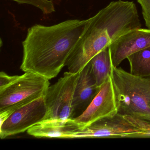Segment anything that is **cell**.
<instances>
[{
    "label": "cell",
    "mask_w": 150,
    "mask_h": 150,
    "mask_svg": "<svg viewBox=\"0 0 150 150\" xmlns=\"http://www.w3.org/2000/svg\"><path fill=\"white\" fill-rule=\"evenodd\" d=\"M90 21V18L69 20L52 26L36 24L29 28L22 42L21 70L49 80L57 77L66 65Z\"/></svg>",
    "instance_id": "cell-1"
},
{
    "label": "cell",
    "mask_w": 150,
    "mask_h": 150,
    "mask_svg": "<svg viewBox=\"0 0 150 150\" xmlns=\"http://www.w3.org/2000/svg\"><path fill=\"white\" fill-rule=\"evenodd\" d=\"M141 26L134 2L122 0L110 2L90 18L87 28L67 62L68 70L80 71L95 56L122 35Z\"/></svg>",
    "instance_id": "cell-2"
},
{
    "label": "cell",
    "mask_w": 150,
    "mask_h": 150,
    "mask_svg": "<svg viewBox=\"0 0 150 150\" xmlns=\"http://www.w3.org/2000/svg\"><path fill=\"white\" fill-rule=\"evenodd\" d=\"M111 77L118 114L150 117V76H136L113 66Z\"/></svg>",
    "instance_id": "cell-3"
},
{
    "label": "cell",
    "mask_w": 150,
    "mask_h": 150,
    "mask_svg": "<svg viewBox=\"0 0 150 150\" xmlns=\"http://www.w3.org/2000/svg\"><path fill=\"white\" fill-rule=\"evenodd\" d=\"M79 75V72H65L49 87L44 96L47 108L44 120L67 121L74 118V100Z\"/></svg>",
    "instance_id": "cell-4"
},
{
    "label": "cell",
    "mask_w": 150,
    "mask_h": 150,
    "mask_svg": "<svg viewBox=\"0 0 150 150\" xmlns=\"http://www.w3.org/2000/svg\"><path fill=\"white\" fill-rule=\"evenodd\" d=\"M50 86L49 80L38 74L25 72L10 85L0 89V111L8 107L20 108L44 96Z\"/></svg>",
    "instance_id": "cell-5"
},
{
    "label": "cell",
    "mask_w": 150,
    "mask_h": 150,
    "mask_svg": "<svg viewBox=\"0 0 150 150\" xmlns=\"http://www.w3.org/2000/svg\"><path fill=\"white\" fill-rule=\"evenodd\" d=\"M47 114L44 96L21 107L0 126L1 139L23 133L44 121Z\"/></svg>",
    "instance_id": "cell-6"
},
{
    "label": "cell",
    "mask_w": 150,
    "mask_h": 150,
    "mask_svg": "<svg viewBox=\"0 0 150 150\" xmlns=\"http://www.w3.org/2000/svg\"><path fill=\"white\" fill-rule=\"evenodd\" d=\"M118 113L117 102L111 75L100 87V91L87 108L73 119L81 130L100 118Z\"/></svg>",
    "instance_id": "cell-7"
},
{
    "label": "cell",
    "mask_w": 150,
    "mask_h": 150,
    "mask_svg": "<svg viewBox=\"0 0 150 150\" xmlns=\"http://www.w3.org/2000/svg\"><path fill=\"white\" fill-rule=\"evenodd\" d=\"M142 131L117 113L100 118L81 130H79L72 138H126L129 134Z\"/></svg>",
    "instance_id": "cell-8"
},
{
    "label": "cell",
    "mask_w": 150,
    "mask_h": 150,
    "mask_svg": "<svg viewBox=\"0 0 150 150\" xmlns=\"http://www.w3.org/2000/svg\"><path fill=\"white\" fill-rule=\"evenodd\" d=\"M150 46L149 29H134L125 33L110 45L113 66L118 67L129 56Z\"/></svg>",
    "instance_id": "cell-9"
},
{
    "label": "cell",
    "mask_w": 150,
    "mask_h": 150,
    "mask_svg": "<svg viewBox=\"0 0 150 150\" xmlns=\"http://www.w3.org/2000/svg\"><path fill=\"white\" fill-rule=\"evenodd\" d=\"M92 74L90 63L79 72L74 100V118L81 115L100 91Z\"/></svg>",
    "instance_id": "cell-10"
},
{
    "label": "cell",
    "mask_w": 150,
    "mask_h": 150,
    "mask_svg": "<svg viewBox=\"0 0 150 150\" xmlns=\"http://www.w3.org/2000/svg\"><path fill=\"white\" fill-rule=\"evenodd\" d=\"M79 130V129L73 119L67 121L44 120L30 128L27 132L38 138L72 139L73 135Z\"/></svg>",
    "instance_id": "cell-11"
},
{
    "label": "cell",
    "mask_w": 150,
    "mask_h": 150,
    "mask_svg": "<svg viewBox=\"0 0 150 150\" xmlns=\"http://www.w3.org/2000/svg\"><path fill=\"white\" fill-rule=\"evenodd\" d=\"M89 62L96 85L100 87L110 77L113 67L110 46L96 54Z\"/></svg>",
    "instance_id": "cell-12"
},
{
    "label": "cell",
    "mask_w": 150,
    "mask_h": 150,
    "mask_svg": "<svg viewBox=\"0 0 150 150\" xmlns=\"http://www.w3.org/2000/svg\"><path fill=\"white\" fill-rule=\"evenodd\" d=\"M127 59L131 74L139 77L150 76V46L134 52Z\"/></svg>",
    "instance_id": "cell-13"
},
{
    "label": "cell",
    "mask_w": 150,
    "mask_h": 150,
    "mask_svg": "<svg viewBox=\"0 0 150 150\" xmlns=\"http://www.w3.org/2000/svg\"><path fill=\"white\" fill-rule=\"evenodd\" d=\"M125 118L142 131L129 134L126 138H150V117L138 115H125Z\"/></svg>",
    "instance_id": "cell-14"
},
{
    "label": "cell",
    "mask_w": 150,
    "mask_h": 150,
    "mask_svg": "<svg viewBox=\"0 0 150 150\" xmlns=\"http://www.w3.org/2000/svg\"><path fill=\"white\" fill-rule=\"evenodd\" d=\"M20 4L31 5L40 9L44 14L55 12L54 4L51 0H13Z\"/></svg>",
    "instance_id": "cell-15"
},
{
    "label": "cell",
    "mask_w": 150,
    "mask_h": 150,
    "mask_svg": "<svg viewBox=\"0 0 150 150\" xmlns=\"http://www.w3.org/2000/svg\"><path fill=\"white\" fill-rule=\"evenodd\" d=\"M137 2L141 6L145 26L150 29V0H137Z\"/></svg>",
    "instance_id": "cell-16"
},
{
    "label": "cell",
    "mask_w": 150,
    "mask_h": 150,
    "mask_svg": "<svg viewBox=\"0 0 150 150\" xmlns=\"http://www.w3.org/2000/svg\"><path fill=\"white\" fill-rule=\"evenodd\" d=\"M19 75L10 76L4 72L0 73V89H3L13 82Z\"/></svg>",
    "instance_id": "cell-17"
},
{
    "label": "cell",
    "mask_w": 150,
    "mask_h": 150,
    "mask_svg": "<svg viewBox=\"0 0 150 150\" xmlns=\"http://www.w3.org/2000/svg\"></svg>",
    "instance_id": "cell-18"
}]
</instances>
